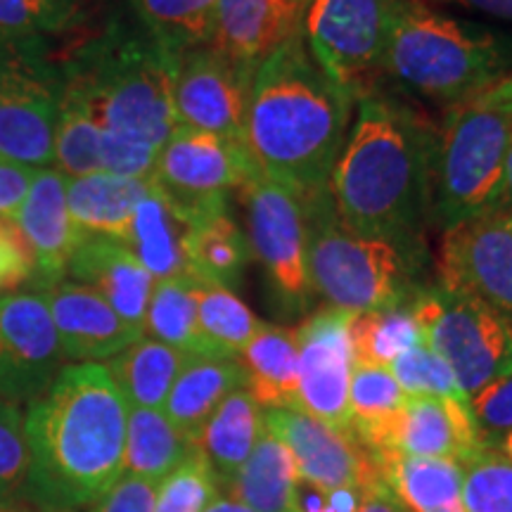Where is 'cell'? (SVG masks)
<instances>
[{"label": "cell", "instance_id": "7", "mask_svg": "<svg viewBox=\"0 0 512 512\" xmlns=\"http://www.w3.org/2000/svg\"><path fill=\"white\" fill-rule=\"evenodd\" d=\"M510 140L512 112L489 88L451 105L434 159V223L448 230L496 209Z\"/></svg>", "mask_w": 512, "mask_h": 512}, {"label": "cell", "instance_id": "49", "mask_svg": "<svg viewBox=\"0 0 512 512\" xmlns=\"http://www.w3.org/2000/svg\"><path fill=\"white\" fill-rule=\"evenodd\" d=\"M358 512H406L396 501L392 491L387 489V484L382 479H375L373 484L366 486V496Z\"/></svg>", "mask_w": 512, "mask_h": 512}, {"label": "cell", "instance_id": "11", "mask_svg": "<svg viewBox=\"0 0 512 512\" xmlns=\"http://www.w3.org/2000/svg\"><path fill=\"white\" fill-rule=\"evenodd\" d=\"M247 209L249 249L264 268L280 309L304 313L313 287L306 261L304 202L297 192L283 188L259 169L240 185Z\"/></svg>", "mask_w": 512, "mask_h": 512}, {"label": "cell", "instance_id": "34", "mask_svg": "<svg viewBox=\"0 0 512 512\" xmlns=\"http://www.w3.org/2000/svg\"><path fill=\"white\" fill-rule=\"evenodd\" d=\"M197 328L202 356L238 358L261 328V320L228 287L197 285Z\"/></svg>", "mask_w": 512, "mask_h": 512}, {"label": "cell", "instance_id": "53", "mask_svg": "<svg viewBox=\"0 0 512 512\" xmlns=\"http://www.w3.org/2000/svg\"><path fill=\"white\" fill-rule=\"evenodd\" d=\"M491 95H494L496 100H501L505 107L512 112V72L505 76V79H501L496 83V86L489 88Z\"/></svg>", "mask_w": 512, "mask_h": 512}, {"label": "cell", "instance_id": "18", "mask_svg": "<svg viewBox=\"0 0 512 512\" xmlns=\"http://www.w3.org/2000/svg\"><path fill=\"white\" fill-rule=\"evenodd\" d=\"M366 448L368 453L396 451L403 456L446 458L467 463L482 451L470 401L406 396L403 406Z\"/></svg>", "mask_w": 512, "mask_h": 512}, {"label": "cell", "instance_id": "4", "mask_svg": "<svg viewBox=\"0 0 512 512\" xmlns=\"http://www.w3.org/2000/svg\"><path fill=\"white\" fill-rule=\"evenodd\" d=\"M176 57L143 27L110 24L60 67L64 88L79 95L102 131L162 150L178 131Z\"/></svg>", "mask_w": 512, "mask_h": 512}, {"label": "cell", "instance_id": "8", "mask_svg": "<svg viewBox=\"0 0 512 512\" xmlns=\"http://www.w3.org/2000/svg\"><path fill=\"white\" fill-rule=\"evenodd\" d=\"M425 344L444 358L467 399L512 370V323L467 294L425 287L411 302Z\"/></svg>", "mask_w": 512, "mask_h": 512}, {"label": "cell", "instance_id": "45", "mask_svg": "<svg viewBox=\"0 0 512 512\" xmlns=\"http://www.w3.org/2000/svg\"><path fill=\"white\" fill-rule=\"evenodd\" d=\"M159 150L157 147L136 143L114 133L102 131L100 138V171L121 178H140L147 181L155 174Z\"/></svg>", "mask_w": 512, "mask_h": 512}, {"label": "cell", "instance_id": "16", "mask_svg": "<svg viewBox=\"0 0 512 512\" xmlns=\"http://www.w3.org/2000/svg\"><path fill=\"white\" fill-rule=\"evenodd\" d=\"M349 320V311L328 306L313 313L297 330V408L347 434H351L349 387L354 373Z\"/></svg>", "mask_w": 512, "mask_h": 512}, {"label": "cell", "instance_id": "55", "mask_svg": "<svg viewBox=\"0 0 512 512\" xmlns=\"http://www.w3.org/2000/svg\"><path fill=\"white\" fill-rule=\"evenodd\" d=\"M294 3H297V5H302V8H306V3H309V0H294Z\"/></svg>", "mask_w": 512, "mask_h": 512}, {"label": "cell", "instance_id": "33", "mask_svg": "<svg viewBox=\"0 0 512 512\" xmlns=\"http://www.w3.org/2000/svg\"><path fill=\"white\" fill-rule=\"evenodd\" d=\"M219 0H131L138 24L171 53L211 46Z\"/></svg>", "mask_w": 512, "mask_h": 512}, {"label": "cell", "instance_id": "5", "mask_svg": "<svg viewBox=\"0 0 512 512\" xmlns=\"http://www.w3.org/2000/svg\"><path fill=\"white\" fill-rule=\"evenodd\" d=\"M510 64L512 43L489 29L441 15L422 0H396L382 72L408 91L458 105L505 79Z\"/></svg>", "mask_w": 512, "mask_h": 512}, {"label": "cell", "instance_id": "25", "mask_svg": "<svg viewBox=\"0 0 512 512\" xmlns=\"http://www.w3.org/2000/svg\"><path fill=\"white\" fill-rule=\"evenodd\" d=\"M188 230L190 223L166 200L155 181H150V190L138 202L126 238L121 242L131 249L152 278L169 280L188 275V261H185Z\"/></svg>", "mask_w": 512, "mask_h": 512}, {"label": "cell", "instance_id": "50", "mask_svg": "<svg viewBox=\"0 0 512 512\" xmlns=\"http://www.w3.org/2000/svg\"><path fill=\"white\" fill-rule=\"evenodd\" d=\"M446 3L465 5V8L470 10H479L484 12V15L512 22V0H446Z\"/></svg>", "mask_w": 512, "mask_h": 512}, {"label": "cell", "instance_id": "20", "mask_svg": "<svg viewBox=\"0 0 512 512\" xmlns=\"http://www.w3.org/2000/svg\"><path fill=\"white\" fill-rule=\"evenodd\" d=\"M41 294L53 316L64 358L76 363L110 361L143 337L91 287L62 280Z\"/></svg>", "mask_w": 512, "mask_h": 512}, {"label": "cell", "instance_id": "14", "mask_svg": "<svg viewBox=\"0 0 512 512\" xmlns=\"http://www.w3.org/2000/svg\"><path fill=\"white\" fill-rule=\"evenodd\" d=\"M64 368V351L41 292L0 294V396L31 403Z\"/></svg>", "mask_w": 512, "mask_h": 512}, {"label": "cell", "instance_id": "38", "mask_svg": "<svg viewBox=\"0 0 512 512\" xmlns=\"http://www.w3.org/2000/svg\"><path fill=\"white\" fill-rule=\"evenodd\" d=\"M38 503L34 489V460L27 439V413L0 396V510Z\"/></svg>", "mask_w": 512, "mask_h": 512}, {"label": "cell", "instance_id": "6", "mask_svg": "<svg viewBox=\"0 0 512 512\" xmlns=\"http://www.w3.org/2000/svg\"><path fill=\"white\" fill-rule=\"evenodd\" d=\"M306 261L313 294L349 313L411 304L425 290L422 240L366 238L344 226L330 190L304 197Z\"/></svg>", "mask_w": 512, "mask_h": 512}, {"label": "cell", "instance_id": "19", "mask_svg": "<svg viewBox=\"0 0 512 512\" xmlns=\"http://www.w3.org/2000/svg\"><path fill=\"white\" fill-rule=\"evenodd\" d=\"M12 221L31 252L34 271L29 285H34L36 292H46L62 283L81 240V230L74 226L67 209V176L53 169L38 171L27 200Z\"/></svg>", "mask_w": 512, "mask_h": 512}, {"label": "cell", "instance_id": "48", "mask_svg": "<svg viewBox=\"0 0 512 512\" xmlns=\"http://www.w3.org/2000/svg\"><path fill=\"white\" fill-rule=\"evenodd\" d=\"M38 171L41 169L0 159V216L12 219L17 214L19 207L27 200Z\"/></svg>", "mask_w": 512, "mask_h": 512}, {"label": "cell", "instance_id": "43", "mask_svg": "<svg viewBox=\"0 0 512 512\" xmlns=\"http://www.w3.org/2000/svg\"><path fill=\"white\" fill-rule=\"evenodd\" d=\"M74 0H0V38L46 41L74 19Z\"/></svg>", "mask_w": 512, "mask_h": 512}, {"label": "cell", "instance_id": "35", "mask_svg": "<svg viewBox=\"0 0 512 512\" xmlns=\"http://www.w3.org/2000/svg\"><path fill=\"white\" fill-rule=\"evenodd\" d=\"M349 339L354 366H392L394 358L425 342L411 304L351 313Z\"/></svg>", "mask_w": 512, "mask_h": 512}, {"label": "cell", "instance_id": "15", "mask_svg": "<svg viewBox=\"0 0 512 512\" xmlns=\"http://www.w3.org/2000/svg\"><path fill=\"white\" fill-rule=\"evenodd\" d=\"M249 86L252 72L230 62L214 46L178 53L174 74L178 128L245 143Z\"/></svg>", "mask_w": 512, "mask_h": 512}, {"label": "cell", "instance_id": "56", "mask_svg": "<svg viewBox=\"0 0 512 512\" xmlns=\"http://www.w3.org/2000/svg\"><path fill=\"white\" fill-rule=\"evenodd\" d=\"M55 512H69V510H55Z\"/></svg>", "mask_w": 512, "mask_h": 512}, {"label": "cell", "instance_id": "39", "mask_svg": "<svg viewBox=\"0 0 512 512\" xmlns=\"http://www.w3.org/2000/svg\"><path fill=\"white\" fill-rule=\"evenodd\" d=\"M102 128L79 95L62 91L60 117L55 128V162L67 178L91 176L100 171Z\"/></svg>", "mask_w": 512, "mask_h": 512}, {"label": "cell", "instance_id": "51", "mask_svg": "<svg viewBox=\"0 0 512 512\" xmlns=\"http://www.w3.org/2000/svg\"><path fill=\"white\" fill-rule=\"evenodd\" d=\"M496 209H512V140H510V147H508V157H505L501 195H498Z\"/></svg>", "mask_w": 512, "mask_h": 512}, {"label": "cell", "instance_id": "37", "mask_svg": "<svg viewBox=\"0 0 512 512\" xmlns=\"http://www.w3.org/2000/svg\"><path fill=\"white\" fill-rule=\"evenodd\" d=\"M406 394L394 380L392 370L382 366H354L349 387L351 437L368 446L377 432L394 418Z\"/></svg>", "mask_w": 512, "mask_h": 512}, {"label": "cell", "instance_id": "54", "mask_svg": "<svg viewBox=\"0 0 512 512\" xmlns=\"http://www.w3.org/2000/svg\"><path fill=\"white\" fill-rule=\"evenodd\" d=\"M489 448H496L498 453H503L505 458L508 460H512V432H508V434H503L501 439L498 441H494V444H491Z\"/></svg>", "mask_w": 512, "mask_h": 512}, {"label": "cell", "instance_id": "24", "mask_svg": "<svg viewBox=\"0 0 512 512\" xmlns=\"http://www.w3.org/2000/svg\"><path fill=\"white\" fill-rule=\"evenodd\" d=\"M247 375L238 358L192 354L178 373L164 401V415L190 441L211 418V413L238 389H245Z\"/></svg>", "mask_w": 512, "mask_h": 512}, {"label": "cell", "instance_id": "40", "mask_svg": "<svg viewBox=\"0 0 512 512\" xmlns=\"http://www.w3.org/2000/svg\"><path fill=\"white\" fill-rule=\"evenodd\" d=\"M465 512H512V460L496 448H482L463 463Z\"/></svg>", "mask_w": 512, "mask_h": 512}, {"label": "cell", "instance_id": "30", "mask_svg": "<svg viewBox=\"0 0 512 512\" xmlns=\"http://www.w3.org/2000/svg\"><path fill=\"white\" fill-rule=\"evenodd\" d=\"M192 354L140 337L131 347L107 361V373L117 384L128 408H159L162 411L166 396L174 387L178 373Z\"/></svg>", "mask_w": 512, "mask_h": 512}, {"label": "cell", "instance_id": "10", "mask_svg": "<svg viewBox=\"0 0 512 512\" xmlns=\"http://www.w3.org/2000/svg\"><path fill=\"white\" fill-rule=\"evenodd\" d=\"M396 0H309L302 34L320 69L351 98L368 93L382 72Z\"/></svg>", "mask_w": 512, "mask_h": 512}, {"label": "cell", "instance_id": "2", "mask_svg": "<svg viewBox=\"0 0 512 512\" xmlns=\"http://www.w3.org/2000/svg\"><path fill=\"white\" fill-rule=\"evenodd\" d=\"M354 102L318 67L297 31L252 74L245 143L256 169L302 200L328 190Z\"/></svg>", "mask_w": 512, "mask_h": 512}, {"label": "cell", "instance_id": "21", "mask_svg": "<svg viewBox=\"0 0 512 512\" xmlns=\"http://www.w3.org/2000/svg\"><path fill=\"white\" fill-rule=\"evenodd\" d=\"M67 275L74 283L91 287L126 320L131 328L143 332L145 311L157 280L133 256L124 242L105 235L81 233Z\"/></svg>", "mask_w": 512, "mask_h": 512}, {"label": "cell", "instance_id": "52", "mask_svg": "<svg viewBox=\"0 0 512 512\" xmlns=\"http://www.w3.org/2000/svg\"><path fill=\"white\" fill-rule=\"evenodd\" d=\"M204 512H256V510H252L245 503L235 501V498H230V496H219V498H214L207 508H204Z\"/></svg>", "mask_w": 512, "mask_h": 512}, {"label": "cell", "instance_id": "17", "mask_svg": "<svg viewBox=\"0 0 512 512\" xmlns=\"http://www.w3.org/2000/svg\"><path fill=\"white\" fill-rule=\"evenodd\" d=\"M261 413L266 430L292 453L304 482L320 489H342L368 486L380 479L370 453L351 434L294 406L261 408Z\"/></svg>", "mask_w": 512, "mask_h": 512}, {"label": "cell", "instance_id": "1", "mask_svg": "<svg viewBox=\"0 0 512 512\" xmlns=\"http://www.w3.org/2000/svg\"><path fill=\"white\" fill-rule=\"evenodd\" d=\"M439 128L394 98L366 93L330 174L344 226L366 238L420 240L432 221Z\"/></svg>", "mask_w": 512, "mask_h": 512}, {"label": "cell", "instance_id": "42", "mask_svg": "<svg viewBox=\"0 0 512 512\" xmlns=\"http://www.w3.org/2000/svg\"><path fill=\"white\" fill-rule=\"evenodd\" d=\"M389 370H392L394 380L399 382V387L406 396L470 401L463 394V389H460L456 375L448 368V363L434 354L425 342L403 351L399 358H394Z\"/></svg>", "mask_w": 512, "mask_h": 512}, {"label": "cell", "instance_id": "47", "mask_svg": "<svg viewBox=\"0 0 512 512\" xmlns=\"http://www.w3.org/2000/svg\"><path fill=\"white\" fill-rule=\"evenodd\" d=\"M31 252L15 221L0 216V290H12L31 280Z\"/></svg>", "mask_w": 512, "mask_h": 512}, {"label": "cell", "instance_id": "27", "mask_svg": "<svg viewBox=\"0 0 512 512\" xmlns=\"http://www.w3.org/2000/svg\"><path fill=\"white\" fill-rule=\"evenodd\" d=\"M247 375L245 389L261 408H297L299 344L297 330L261 323L238 356Z\"/></svg>", "mask_w": 512, "mask_h": 512}, {"label": "cell", "instance_id": "28", "mask_svg": "<svg viewBox=\"0 0 512 512\" xmlns=\"http://www.w3.org/2000/svg\"><path fill=\"white\" fill-rule=\"evenodd\" d=\"M261 432H264L261 406L247 389H238L211 413L192 444L209 460L219 484L226 486L247 463Z\"/></svg>", "mask_w": 512, "mask_h": 512}, {"label": "cell", "instance_id": "9", "mask_svg": "<svg viewBox=\"0 0 512 512\" xmlns=\"http://www.w3.org/2000/svg\"><path fill=\"white\" fill-rule=\"evenodd\" d=\"M62 91L46 41L0 38V159L34 169L55 162Z\"/></svg>", "mask_w": 512, "mask_h": 512}, {"label": "cell", "instance_id": "3", "mask_svg": "<svg viewBox=\"0 0 512 512\" xmlns=\"http://www.w3.org/2000/svg\"><path fill=\"white\" fill-rule=\"evenodd\" d=\"M128 403L100 363L64 366L27 408L36 501L93 505L124 470Z\"/></svg>", "mask_w": 512, "mask_h": 512}, {"label": "cell", "instance_id": "12", "mask_svg": "<svg viewBox=\"0 0 512 512\" xmlns=\"http://www.w3.org/2000/svg\"><path fill=\"white\" fill-rule=\"evenodd\" d=\"M254 171L245 143L178 128L159 150L152 181L185 221L195 223L226 214L230 190Z\"/></svg>", "mask_w": 512, "mask_h": 512}, {"label": "cell", "instance_id": "36", "mask_svg": "<svg viewBox=\"0 0 512 512\" xmlns=\"http://www.w3.org/2000/svg\"><path fill=\"white\" fill-rule=\"evenodd\" d=\"M197 280L192 275L157 280L145 311L143 335L185 354H202L197 328Z\"/></svg>", "mask_w": 512, "mask_h": 512}, {"label": "cell", "instance_id": "32", "mask_svg": "<svg viewBox=\"0 0 512 512\" xmlns=\"http://www.w3.org/2000/svg\"><path fill=\"white\" fill-rule=\"evenodd\" d=\"M192 448V441L166 418L164 411L128 408L121 475H136L159 484L190 456Z\"/></svg>", "mask_w": 512, "mask_h": 512}, {"label": "cell", "instance_id": "31", "mask_svg": "<svg viewBox=\"0 0 512 512\" xmlns=\"http://www.w3.org/2000/svg\"><path fill=\"white\" fill-rule=\"evenodd\" d=\"M249 259H252L249 240L228 214H214L190 223L185 238V261H188V275L197 283L233 290L235 285H240Z\"/></svg>", "mask_w": 512, "mask_h": 512}, {"label": "cell", "instance_id": "22", "mask_svg": "<svg viewBox=\"0 0 512 512\" xmlns=\"http://www.w3.org/2000/svg\"><path fill=\"white\" fill-rule=\"evenodd\" d=\"M302 17L304 8L294 0H219L211 46L254 74L275 48L302 31Z\"/></svg>", "mask_w": 512, "mask_h": 512}, {"label": "cell", "instance_id": "44", "mask_svg": "<svg viewBox=\"0 0 512 512\" xmlns=\"http://www.w3.org/2000/svg\"><path fill=\"white\" fill-rule=\"evenodd\" d=\"M470 411L484 446L512 432V370L472 396Z\"/></svg>", "mask_w": 512, "mask_h": 512}, {"label": "cell", "instance_id": "29", "mask_svg": "<svg viewBox=\"0 0 512 512\" xmlns=\"http://www.w3.org/2000/svg\"><path fill=\"white\" fill-rule=\"evenodd\" d=\"M299 479L292 453L264 427L247 463L223 489L256 512H297Z\"/></svg>", "mask_w": 512, "mask_h": 512}, {"label": "cell", "instance_id": "26", "mask_svg": "<svg viewBox=\"0 0 512 512\" xmlns=\"http://www.w3.org/2000/svg\"><path fill=\"white\" fill-rule=\"evenodd\" d=\"M150 181L98 174L67 178V209L81 233L124 240L133 211L150 190Z\"/></svg>", "mask_w": 512, "mask_h": 512}, {"label": "cell", "instance_id": "23", "mask_svg": "<svg viewBox=\"0 0 512 512\" xmlns=\"http://www.w3.org/2000/svg\"><path fill=\"white\" fill-rule=\"evenodd\" d=\"M377 475L406 512H465L463 465L446 458L370 453Z\"/></svg>", "mask_w": 512, "mask_h": 512}, {"label": "cell", "instance_id": "41", "mask_svg": "<svg viewBox=\"0 0 512 512\" xmlns=\"http://www.w3.org/2000/svg\"><path fill=\"white\" fill-rule=\"evenodd\" d=\"M219 496L221 484L209 460L197 448H192L190 456L159 482L155 512H204Z\"/></svg>", "mask_w": 512, "mask_h": 512}, {"label": "cell", "instance_id": "13", "mask_svg": "<svg viewBox=\"0 0 512 512\" xmlns=\"http://www.w3.org/2000/svg\"><path fill=\"white\" fill-rule=\"evenodd\" d=\"M441 287L489 304L512 323V209L444 230Z\"/></svg>", "mask_w": 512, "mask_h": 512}, {"label": "cell", "instance_id": "46", "mask_svg": "<svg viewBox=\"0 0 512 512\" xmlns=\"http://www.w3.org/2000/svg\"><path fill=\"white\" fill-rule=\"evenodd\" d=\"M157 486L150 479L119 475L117 482L91 505V512H155Z\"/></svg>", "mask_w": 512, "mask_h": 512}]
</instances>
